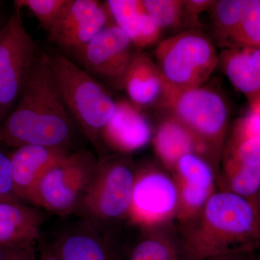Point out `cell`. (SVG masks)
Segmentation results:
<instances>
[{
    "label": "cell",
    "mask_w": 260,
    "mask_h": 260,
    "mask_svg": "<svg viewBox=\"0 0 260 260\" xmlns=\"http://www.w3.org/2000/svg\"><path fill=\"white\" fill-rule=\"evenodd\" d=\"M2 5H3V3L0 2V29L4 26L5 24L8 21V18H9V16L7 17L5 15L4 10H3Z\"/></svg>",
    "instance_id": "cell-32"
},
{
    "label": "cell",
    "mask_w": 260,
    "mask_h": 260,
    "mask_svg": "<svg viewBox=\"0 0 260 260\" xmlns=\"http://www.w3.org/2000/svg\"><path fill=\"white\" fill-rule=\"evenodd\" d=\"M98 161L90 152L70 153L48 169L29 203L59 215L76 211L95 174Z\"/></svg>",
    "instance_id": "cell-7"
},
{
    "label": "cell",
    "mask_w": 260,
    "mask_h": 260,
    "mask_svg": "<svg viewBox=\"0 0 260 260\" xmlns=\"http://www.w3.org/2000/svg\"><path fill=\"white\" fill-rule=\"evenodd\" d=\"M70 153L68 149L23 145L10 153L15 194L20 201H30L44 174Z\"/></svg>",
    "instance_id": "cell-15"
},
{
    "label": "cell",
    "mask_w": 260,
    "mask_h": 260,
    "mask_svg": "<svg viewBox=\"0 0 260 260\" xmlns=\"http://www.w3.org/2000/svg\"><path fill=\"white\" fill-rule=\"evenodd\" d=\"M260 47V1L249 0L244 17L233 32L226 48Z\"/></svg>",
    "instance_id": "cell-23"
},
{
    "label": "cell",
    "mask_w": 260,
    "mask_h": 260,
    "mask_svg": "<svg viewBox=\"0 0 260 260\" xmlns=\"http://www.w3.org/2000/svg\"><path fill=\"white\" fill-rule=\"evenodd\" d=\"M228 79L249 103L260 99V49L227 48L218 56Z\"/></svg>",
    "instance_id": "cell-20"
},
{
    "label": "cell",
    "mask_w": 260,
    "mask_h": 260,
    "mask_svg": "<svg viewBox=\"0 0 260 260\" xmlns=\"http://www.w3.org/2000/svg\"><path fill=\"white\" fill-rule=\"evenodd\" d=\"M135 49L125 32L109 23L85 46L80 56L89 75L121 90L126 72L139 51Z\"/></svg>",
    "instance_id": "cell-10"
},
{
    "label": "cell",
    "mask_w": 260,
    "mask_h": 260,
    "mask_svg": "<svg viewBox=\"0 0 260 260\" xmlns=\"http://www.w3.org/2000/svg\"><path fill=\"white\" fill-rule=\"evenodd\" d=\"M152 141L159 161L171 174L179 159L186 154L197 153L207 160L204 148L198 140L184 124L172 115L160 123Z\"/></svg>",
    "instance_id": "cell-19"
},
{
    "label": "cell",
    "mask_w": 260,
    "mask_h": 260,
    "mask_svg": "<svg viewBox=\"0 0 260 260\" xmlns=\"http://www.w3.org/2000/svg\"><path fill=\"white\" fill-rule=\"evenodd\" d=\"M34 246L27 248H5L3 260H36Z\"/></svg>",
    "instance_id": "cell-29"
},
{
    "label": "cell",
    "mask_w": 260,
    "mask_h": 260,
    "mask_svg": "<svg viewBox=\"0 0 260 260\" xmlns=\"http://www.w3.org/2000/svg\"><path fill=\"white\" fill-rule=\"evenodd\" d=\"M215 1L213 0H185L184 9L191 21H196L198 15L207 10H210Z\"/></svg>",
    "instance_id": "cell-28"
},
{
    "label": "cell",
    "mask_w": 260,
    "mask_h": 260,
    "mask_svg": "<svg viewBox=\"0 0 260 260\" xmlns=\"http://www.w3.org/2000/svg\"><path fill=\"white\" fill-rule=\"evenodd\" d=\"M179 192L175 223L182 225L194 218L216 191L218 173L198 154L183 155L172 173Z\"/></svg>",
    "instance_id": "cell-12"
},
{
    "label": "cell",
    "mask_w": 260,
    "mask_h": 260,
    "mask_svg": "<svg viewBox=\"0 0 260 260\" xmlns=\"http://www.w3.org/2000/svg\"><path fill=\"white\" fill-rule=\"evenodd\" d=\"M177 226L191 260L259 247V208L230 191H215L198 215Z\"/></svg>",
    "instance_id": "cell-2"
},
{
    "label": "cell",
    "mask_w": 260,
    "mask_h": 260,
    "mask_svg": "<svg viewBox=\"0 0 260 260\" xmlns=\"http://www.w3.org/2000/svg\"><path fill=\"white\" fill-rule=\"evenodd\" d=\"M46 54L72 119L88 139L99 146L103 129L115 112L116 102L103 84L61 51Z\"/></svg>",
    "instance_id": "cell-3"
},
{
    "label": "cell",
    "mask_w": 260,
    "mask_h": 260,
    "mask_svg": "<svg viewBox=\"0 0 260 260\" xmlns=\"http://www.w3.org/2000/svg\"><path fill=\"white\" fill-rule=\"evenodd\" d=\"M5 248L0 246V260L3 259V256H4Z\"/></svg>",
    "instance_id": "cell-33"
},
{
    "label": "cell",
    "mask_w": 260,
    "mask_h": 260,
    "mask_svg": "<svg viewBox=\"0 0 260 260\" xmlns=\"http://www.w3.org/2000/svg\"><path fill=\"white\" fill-rule=\"evenodd\" d=\"M255 251L232 253L222 255L212 256L205 260H255Z\"/></svg>",
    "instance_id": "cell-30"
},
{
    "label": "cell",
    "mask_w": 260,
    "mask_h": 260,
    "mask_svg": "<svg viewBox=\"0 0 260 260\" xmlns=\"http://www.w3.org/2000/svg\"><path fill=\"white\" fill-rule=\"evenodd\" d=\"M145 11L162 30L176 28L186 15L184 0H144Z\"/></svg>",
    "instance_id": "cell-24"
},
{
    "label": "cell",
    "mask_w": 260,
    "mask_h": 260,
    "mask_svg": "<svg viewBox=\"0 0 260 260\" xmlns=\"http://www.w3.org/2000/svg\"><path fill=\"white\" fill-rule=\"evenodd\" d=\"M106 6L117 26L129 38L137 49L159 42L162 30L145 11L141 0H109Z\"/></svg>",
    "instance_id": "cell-18"
},
{
    "label": "cell",
    "mask_w": 260,
    "mask_h": 260,
    "mask_svg": "<svg viewBox=\"0 0 260 260\" xmlns=\"http://www.w3.org/2000/svg\"><path fill=\"white\" fill-rule=\"evenodd\" d=\"M68 3V0H16L14 4L20 10L28 8L48 32Z\"/></svg>",
    "instance_id": "cell-25"
},
{
    "label": "cell",
    "mask_w": 260,
    "mask_h": 260,
    "mask_svg": "<svg viewBox=\"0 0 260 260\" xmlns=\"http://www.w3.org/2000/svg\"><path fill=\"white\" fill-rule=\"evenodd\" d=\"M135 169L129 155L117 153L99 160L76 211L107 230L127 220Z\"/></svg>",
    "instance_id": "cell-5"
},
{
    "label": "cell",
    "mask_w": 260,
    "mask_h": 260,
    "mask_svg": "<svg viewBox=\"0 0 260 260\" xmlns=\"http://www.w3.org/2000/svg\"><path fill=\"white\" fill-rule=\"evenodd\" d=\"M153 130L140 109L126 100L116 103L115 112L102 133V141L118 154L129 155L152 141Z\"/></svg>",
    "instance_id": "cell-13"
},
{
    "label": "cell",
    "mask_w": 260,
    "mask_h": 260,
    "mask_svg": "<svg viewBox=\"0 0 260 260\" xmlns=\"http://www.w3.org/2000/svg\"><path fill=\"white\" fill-rule=\"evenodd\" d=\"M139 229L126 260H191L175 222Z\"/></svg>",
    "instance_id": "cell-16"
},
{
    "label": "cell",
    "mask_w": 260,
    "mask_h": 260,
    "mask_svg": "<svg viewBox=\"0 0 260 260\" xmlns=\"http://www.w3.org/2000/svg\"><path fill=\"white\" fill-rule=\"evenodd\" d=\"M53 248L63 260H121L109 230L85 218Z\"/></svg>",
    "instance_id": "cell-14"
},
{
    "label": "cell",
    "mask_w": 260,
    "mask_h": 260,
    "mask_svg": "<svg viewBox=\"0 0 260 260\" xmlns=\"http://www.w3.org/2000/svg\"><path fill=\"white\" fill-rule=\"evenodd\" d=\"M39 260H63L56 252L54 248L47 247L41 251Z\"/></svg>",
    "instance_id": "cell-31"
},
{
    "label": "cell",
    "mask_w": 260,
    "mask_h": 260,
    "mask_svg": "<svg viewBox=\"0 0 260 260\" xmlns=\"http://www.w3.org/2000/svg\"><path fill=\"white\" fill-rule=\"evenodd\" d=\"M155 64L166 83L179 90L203 86L218 64V55L209 37L190 29L158 43Z\"/></svg>",
    "instance_id": "cell-6"
},
{
    "label": "cell",
    "mask_w": 260,
    "mask_h": 260,
    "mask_svg": "<svg viewBox=\"0 0 260 260\" xmlns=\"http://www.w3.org/2000/svg\"><path fill=\"white\" fill-rule=\"evenodd\" d=\"M73 134V121L53 76L47 54L37 55L14 107L0 126V145L13 148L30 145L68 149Z\"/></svg>",
    "instance_id": "cell-1"
},
{
    "label": "cell",
    "mask_w": 260,
    "mask_h": 260,
    "mask_svg": "<svg viewBox=\"0 0 260 260\" xmlns=\"http://www.w3.org/2000/svg\"><path fill=\"white\" fill-rule=\"evenodd\" d=\"M256 137H260V99L249 103V110L234 124L229 140H244Z\"/></svg>",
    "instance_id": "cell-26"
},
{
    "label": "cell",
    "mask_w": 260,
    "mask_h": 260,
    "mask_svg": "<svg viewBox=\"0 0 260 260\" xmlns=\"http://www.w3.org/2000/svg\"><path fill=\"white\" fill-rule=\"evenodd\" d=\"M249 0H220L212 7L213 31L217 43L226 47L233 32L240 23Z\"/></svg>",
    "instance_id": "cell-22"
},
{
    "label": "cell",
    "mask_w": 260,
    "mask_h": 260,
    "mask_svg": "<svg viewBox=\"0 0 260 260\" xmlns=\"http://www.w3.org/2000/svg\"><path fill=\"white\" fill-rule=\"evenodd\" d=\"M178 205L177 185L170 172L154 164L135 169L129 223L143 228L175 222Z\"/></svg>",
    "instance_id": "cell-9"
},
{
    "label": "cell",
    "mask_w": 260,
    "mask_h": 260,
    "mask_svg": "<svg viewBox=\"0 0 260 260\" xmlns=\"http://www.w3.org/2000/svg\"><path fill=\"white\" fill-rule=\"evenodd\" d=\"M20 201L15 194L10 153L0 150V202Z\"/></svg>",
    "instance_id": "cell-27"
},
{
    "label": "cell",
    "mask_w": 260,
    "mask_h": 260,
    "mask_svg": "<svg viewBox=\"0 0 260 260\" xmlns=\"http://www.w3.org/2000/svg\"><path fill=\"white\" fill-rule=\"evenodd\" d=\"M44 219L40 210L21 201L0 202V246H34L40 237Z\"/></svg>",
    "instance_id": "cell-17"
},
{
    "label": "cell",
    "mask_w": 260,
    "mask_h": 260,
    "mask_svg": "<svg viewBox=\"0 0 260 260\" xmlns=\"http://www.w3.org/2000/svg\"><path fill=\"white\" fill-rule=\"evenodd\" d=\"M2 125V122H1V121H0V126H1Z\"/></svg>",
    "instance_id": "cell-34"
},
{
    "label": "cell",
    "mask_w": 260,
    "mask_h": 260,
    "mask_svg": "<svg viewBox=\"0 0 260 260\" xmlns=\"http://www.w3.org/2000/svg\"><path fill=\"white\" fill-rule=\"evenodd\" d=\"M160 104L192 133L218 175L229 120L223 98L211 88L179 90L166 83Z\"/></svg>",
    "instance_id": "cell-4"
},
{
    "label": "cell",
    "mask_w": 260,
    "mask_h": 260,
    "mask_svg": "<svg viewBox=\"0 0 260 260\" xmlns=\"http://www.w3.org/2000/svg\"><path fill=\"white\" fill-rule=\"evenodd\" d=\"M165 80L155 61L145 53L138 51L124 78L123 89L135 107H148L160 102Z\"/></svg>",
    "instance_id": "cell-21"
},
{
    "label": "cell",
    "mask_w": 260,
    "mask_h": 260,
    "mask_svg": "<svg viewBox=\"0 0 260 260\" xmlns=\"http://www.w3.org/2000/svg\"><path fill=\"white\" fill-rule=\"evenodd\" d=\"M35 44L15 9L0 29V121L2 124L18 100L37 57Z\"/></svg>",
    "instance_id": "cell-8"
},
{
    "label": "cell",
    "mask_w": 260,
    "mask_h": 260,
    "mask_svg": "<svg viewBox=\"0 0 260 260\" xmlns=\"http://www.w3.org/2000/svg\"><path fill=\"white\" fill-rule=\"evenodd\" d=\"M106 5L95 0H68L48 30V39L58 47L81 55L84 48L109 23Z\"/></svg>",
    "instance_id": "cell-11"
}]
</instances>
